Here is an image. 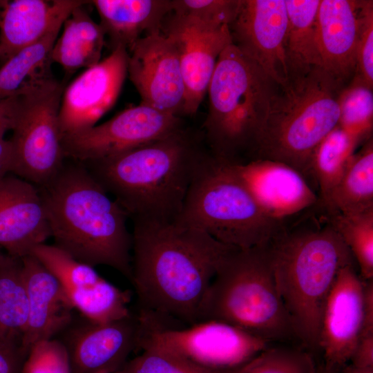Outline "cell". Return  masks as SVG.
Wrapping results in <instances>:
<instances>
[{"label":"cell","instance_id":"1","mask_svg":"<svg viewBox=\"0 0 373 373\" xmlns=\"http://www.w3.org/2000/svg\"><path fill=\"white\" fill-rule=\"evenodd\" d=\"M133 222L131 283L141 327L154 331L196 323L218 269L236 249L175 220Z\"/></svg>","mask_w":373,"mask_h":373},{"label":"cell","instance_id":"2","mask_svg":"<svg viewBox=\"0 0 373 373\" xmlns=\"http://www.w3.org/2000/svg\"><path fill=\"white\" fill-rule=\"evenodd\" d=\"M305 212V211H304ZM285 220L267 245L274 282L299 345L317 351L325 301L341 268L354 262L327 215Z\"/></svg>","mask_w":373,"mask_h":373},{"label":"cell","instance_id":"3","mask_svg":"<svg viewBox=\"0 0 373 373\" xmlns=\"http://www.w3.org/2000/svg\"><path fill=\"white\" fill-rule=\"evenodd\" d=\"M38 188L54 245L86 265L110 267L131 282L128 216L85 166L66 158L58 173Z\"/></svg>","mask_w":373,"mask_h":373},{"label":"cell","instance_id":"4","mask_svg":"<svg viewBox=\"0 0 373 373\" xmlns=\"http://www.w3.org/2000/svg\"><path fill=\"white\" fill-rule=\"evenodd\" d=\"M184 128L118 155L83 164L133 220L173 221L208 152Z\"/></svg>","mask_w":373,"mask_h":373},{"label":"cell","instance_id":"5","mask_svg":"<svg viewBox=\"0 0 373 373\" xmlns=\"http://www.w3.org/2000/svg\"><path fill=\"white\" fill-rule=\"evenodd\" d=\"M343 86L322 67L289 76L276 86L250 160L282 162L301 173L313 187L312 158L338 125V101Z\"/></svg>","mask_w":373,"mask_h":373},{"label":"cell","instance_id":"6","mask_svg":"<svg viewBox=\"0 0 373 373\" xmlns=\"http://www.w3.org/2000/svg\"><path fill=\"white\" fill-rule=\"evenodd\" d=\"M276 84L232 43L220 53L209 83L203 140L216 159H251Z\"/></svg>","mask_w":373,"mask_h":373},{"label":"cell","instance_id":"7","mask_svg":"<svg viewBox=\"0 0 373 373\" xmlns=\"http://www.w3.org/2000/svg\"><path fill=\"white\" fill-rule=\"evenodd\" d=\"M267 245L229 253L211 283L198 322L222 321L271 343L300 345L274 282Z\"/></svg>","mask_w":373,"mask_h":373},{"label":"cell","instance_id":"8","mask_svg":"<svg viewBox=\"0 0 373 373\" xmlns=\"http://www.w3.org/2000/svg\"><path fill=\"white\" fill-rule=\"evenodd\" d=\"M175 221L246 249L267 245L285 220L269 216L227 163L208 151L195 170Z\"/></svg>","mask_w":373,"mask_h":373},{"label":"cell","instance_id":"9","mask_svg":"<svg viewBox=\"0 0 373 373\" xmlns=\"http://www.w3.org/2000/svg\"><path fill=\"white\" fill-rule=\"evenodd\" d=\"M63 85L50 74L16 94L12 115L11 173L38 187L48 183L66 160L59 113Z\"/></svg>","mask_w":373,"mask_h":373},{"label":"cell","instance_id":"10","mask_svg":"<svg viewBox=\"0 0 373 373\" xmlns=\"http://www.w3.org/2000/svg\"><path fill=\"white\" fill-rule=\"evenodd\" d=\"M271 343L239 327L209 320L179 328L141 332L137 350L155 348L218 370L241 367Z\"/></svg>","mask_w":373,"mask_h":373},{"label":"cell","instance_id":"11","mask_svg":"<svg viewBox=\"0 0 373 373\" xmlns=\"http://www.w3.org/2000/svg\"><path fill=\"white\" fill-rule=\"evenodd\" d=\"M184 128L181 117L140 104L109 120L62 137L65 157L86 162L110 157Z\"/></svg>","mask_w":373,"mask_h":373},{"label":"cell","instance_id":"12","mask_svg":"<svg viewBox=\"0 0 373 373\" xmlns=\"http://www.w3.org/2000/svg\"><path fill=\"white\" fill-rule=\"evenodd\" d=\"M161 32L178 52L185 88L182 115H193L207 93L220 53L232 43L229 26H211L171 12Z\"/></svg>","mask_w":373,"mask_h":373},{"label":"cell","instance_id":"13","mask_svg":"<svg viewBox=\"0 0 373 373\" xmlns=\"http://www.w3.org/2000/svg\"><path fill=\"white\" fill-rule=\"evenodd\" d=\"M365 283L354 262L335 278L323 305L317 345L323 370L336 371L350 361L363 323Z\"/></svg>","mask_w":373,"mask_h":373},{"label":"cell","instance_id":"14","mask_svg":"<svg viewBox=\"0 0 373 373\" xmlns=\"http://www.w3.org/2000/svg\"><path fill=\"white\" fill-rule=\"evenodd\" d=\"M127 75L140 104L180 117L185 88L179 55L161 31L146 35L128 51Z\"/></svg>","mask_w":373,"mask_h":373},{"label":"cell","instance_id":"15","mask_svg":"<svg viewBox=\"0 0 373 373\" xmlns=\"http://www.w3.org/2000/svg\"><path fill=\"white\" fill-rule=\"evenodd\" d=\"M285 0H240L229 26L232 44L252 59L276 85L288 78Z\"/></svg>","mask_w":373,"mask_h":373},{"label":"cell","instance_id":"16","mask_svg":"<svg viewBox=\"0 0 373 373\" xmlns=\"http://www.w3.org/2000/svg\"><path fill=\"white\" fill-rule=\"evenodd\" d=\"M128 52L118 46L64 89L59 113L62 137L96 125L115 104L127 76Z\"/></svg>","mask_w":373,"mask_h":373},{"label":"cell","instance_id":"17","mask_svg":"<svg viewBox=\"0 0 373 373\" xmlns=\"http://www.w3.org/2000/svg\"><path fill=\"white\" fill-rule=\"evenodd\" d=\"M226 163L261 209L276 220L284 221L318 203L309 182L287 164L268 159Z\"/></svg>","mask_w":373,"mask_h":373},{"label":"cell","instance_id":"18","mask_svg":"<svg viewBox=\"0 0 373 373\" xmlns=\"http://www.w3.org/2000/svg\"><path fill=\"white\" fill-rule=\"evenodd\" d=\"M50 237L39 188L12 173L0 180V247L22 258Z\"/></svg>","mask_w":373,"mask_h":373},{"label":"cell","instance_id":"19","mask_svg":"<svg viewBox=\"0 0 373 373\" xmlns=\"http://www.w3.org/2000/svg\"><path fill=\"white\" fill-rule=\"evenodd\" d=\"M140 325L136 314L108 323L77 328L66 345L72 373H115L137 350Z\"/></svg>","mask_w":373,"mask_h":373},{"label":"cell","instance_id":"20","mask_svg":"<svg viewBox=\"0 0 373 373\" xmlns=\"http://www.w3.org/2000/svg\"><path fill=\"white\" fill-rule=\"evenodd\" d=\"M28 300V315L21 348L26 356L37 343L52 338L72 321L73 309L56 278L35 256L21 258Z\"/></svg>","mask_w":373,"mask_h":373},{"label":"cell","instance_id":"21","mask_svg":"<svg viewBox=\"0 0 373 373\" xmlns=\"http://www.w3.org/2000/svg\"><path fill=\"white\" fill-rule=\"evenodd\" d=\"M363 1L320 0L316 32L321 67L345 83L354 75Z\"/></svg>","mask_w":373,"mask_h":373},{"label":"cell","instance_id":"22","mask_svg":"<svg viewBox=\"0 0 373 373\" xmlns=\"http://www.w3.org/2000/svg\"><path fill=\"white\" fill-rule=\"evenodd\" d=\"M80 0H14L0 1V61L4 64L21 50L43 37L65 20Z\"/></svg>","mask_w":373,"mask_h":373},{"label":"cell","instance_id":"23","mask_svg":"<svg viewBox=\"0 0 373 373\" xmlns=\"http://www.w3.org/2000/svg\"><path fill=\"white\" fill-rule=\"evenodd\" d=\"M100 26L112 50L122 46L128 52L143 36L161 31L173 10V0H94Z\"/></svg>","mask_w":373,"mask_h":373},{"label":"cell","instance_id":"24","mask_svg":"<svg viewBox=\"0 0 373 373\" xmlns=\"http://www.w3.org/2000/svg\"><path fill=\"white\" fill-rule=\"evenodd\" d=\"M85 4L75 8L66 19L50 54L51 61L59 64L68 74L101 60L105 34L86 11Z\"/></svg>","mask_w":373,"mask_h":373},{"label":"cell","instance_id":"25","mask_svg":"<svg viewBox=\"0 0 373 373\" xmlns=\"http://www.w3.org/2000/svg\"><path fill=\"white\" fill-rule=\"evenodd\" d=\"M318 206L327 214L359 213L373 209V142L355 152L342 178Z\"/></svg>","mask_w":373,"mask_h":373},{"label":"cell","instance_id":"26","mask_svg":"<svg viewBox=\"0 0 373 373\" xmlns=\"http://www.w3.org/2000/svg\"><path fill=\"white\" fill-rule=\"evenodd\" d=\"M288 16L285 55L288 77L321 67L316 15L320 0H285Z\"/></svg>","mask_w":373,"mask_h":373},{"label":"cell","instance_id":"27","mask_svg":"<svg viewBox=\"0 0 373 373\" xmlns=\"http://www.w3.org/2000/svg\"><path fill=\"white\" fill-rule=\"evenodd\" d=\"M28 315L21 258L0 252V338L21 346Z\"/></svg>","mask_w":373,"mask_h":373},{"label":"cell","instance_id":"28","mask_svg":"<svg viewBox=\"0 0 373 373\" xmlns=\"http://www.w3.org/2000/svg\"><path fill=\"white\" fill-rule=\"evenodd\" d=\"M65 20L56 23L39 40L3 64L0 68V99L16 95L29 83L49 75L51 51Z\"/></svg>","mask_w":373,"mask_h":373},{"label":"cell","instance_id":"29","mask_svg":"<svg viewBox=\"0 0 373 373\" xmlns=\"http://www.w3.org/2000/svg\"><path fill=\"white\" fill-rule=\"evenodd\" d=\"M360 141L338 125L318 146L311 161V177L318 203L325 200L339 182Z\"/></svg>","mask_w":373,"mask_h":373},{"label":"cell","instance_id":"30","mask_svg":"<svg viewBox=\"0 0 373 373\" xmlns=\"http://www.w3.org/2000/svg\"><path fill=\"white\" fill-rule=\"evenodd\" d=\"M73 309L88 322L108 323L130 316L132 291L122 289L102 278L94 285L66 291Z\"/></svg>","mask_w":373,"mask_h":373},{"label":"cell","instance_id":"31","mask_svg":"<svg viewBox=\"0 0 373 373\" xmlns=\"http://www.w3.org/2000/svg\"><path fill=\"white\" fill-rule=\"evenodd\" d=\"M325 214L348 248L361 278L373 280V209L359 213Z\"/></svg>","mask_w":373,"mask_h":373},{"label":"cell","instance_id":"32","mask_svg":"<svg viewBox=\"0 0 373 373\" xmlns=\"http://www.w3.org/2000/svg\"><path fill=\"white\" fill-rule=\"evenodd\" d=\"M338 125L361 141L370 139L373 122V93L361 79L354 77L338 97Z\"/></svg>","mask_w":373,"mask_h":373},{"label":"cell","instance_id":"33","mask_svg":"<svg viewBox=\"0 0 373 373\" xmlns=\"http://www.w3.org/2000/svg\"><path fill=\"white\" fill-rule=\"evenodd\" d=\"M30 254L56 278L65 291L88 287L102 278L93 267L77 260L54 245H39Z\"/></svg>","mask_w":373,"mask_h":373},{"label":"cell","instance_id":"34","mask_svg":"<svg viewBox=\"0 0 373 373\" xmlns=\"http://www.w3.org/2000/svg\"><path fill=\"white\" fill-rule=\"evenodd\" d=\"M312 354L300 345L269 346L239 373H317Z\"/></svg>","mask_w":373,"mask_h":373},{"label":"cell","instance_id":"35","mask_svg":"<svg viewBox=\"0 0 373 373\" xmlns=\"http://www.w3.org/2000/svg\"><path fill=\"white\" fill-rule=\"evenodd\" d=\"M245 366V365H244ZM218 370L198 365L186 359L155 348H144L128 360L119 373H239L242 368Z\"/></svg>","mask_w":373,"mask_h":373},{"label":"cell","instance_id":"36","mask_svg":"<svg viewBox=\"0 0 373 373\" xmlns=\"http://www.w3.org/2000/svg\"><path fill=\"white\" fill-rule=\"evenodd\" d=\"M21 373H72L64 343L50 338L35 343L25 358Z\"/></svg>","mask_w":373,"mask_h":373},{"label":"cell","instance_id":"37","mask_svg":"<svg viewBox=\"0 0 373 373\" xmlns=\"http://www.w3.org/2000/svg\"><path fill=\"white\" fill-rule=\"evenodd\" d=\"M239 4L240 0H173L172 12L211 26H229Z\"/></svg>","mask_w":373,"mask_h":373},{"label":"cell","instance_id":"38","mask_svg":"<svg viewBox=\"0 0 373 373\" xmlns=\"http://www.w3.org/2000/svg\"><path fill=\"white\" fill-rule=\"evenodd\" d=\"M354 76L373 86V3L363 1Z\"/></svg>","mask_w":373,"mask_h":373},{"label":"cell","instance_id":"39","mask_svg":"<svg viewBox=\"0 0 373 373\" xmlns=\"http://www.w3.org/2000/svg\"><path fill=\"white\" fill-rule=\"evenodd\" d=\"M25 358L20 345L0 338V373H21Z\"/></svg>","mask_w":373,"mask_h":373},{"label":"cell","instance_id":"40","mask_svg":"<svg viewBox=\"0 0 373 373\" xmlns=\"http://www.w3.org/2000/svg\"><path fill=\"white\" fill-rule=\"evenodd\" d=\"M348 363L360 367H373V334L359 338Z\"/></svg>","mask_w":373,"mask_h":373},{"label":"cell","instance_id":"41","mask_svg":"<svg viewBox=\"0 0 373 373\" xmlns=\"http://www.w3.org/2000/svg\"><path fill=\"white\" fill-rule=\"evenodd\" d=\"M12 151L10 143L5 138L0 139V180L11 173Z\"/></svg>","mask_w":373,"mask_h":373},{"label":"cell","instance_id":"42","mask_svg":"<svg viewBox=\"0 0 373 373\" xmlns=\"http://www.w3.org/2000/svg\"><path fill=\"white\" fill-rule=\"evenodd\" d=\"M17 96L8 97L0 99V117L10 115L14 109Z\"/></svg>","mask_w":373,"mask_h":373},{"label":"cell","instance_id":"43","mask_svg":"<svg viewBox=\"0 0 373 373\" xmlns=\"http://www.w3.org/2000/svg\"><path fill=\"white\" fill-rule=\"evenodd\" d=\"M333 373H373V367H360L351 363H347Z\"/></svg>","mask_w":373,"mask_h":373},{"label":"cell","instance_id":"44","mask_svg":"<svg viewBox=\"0 0 373 373\" xmlns=\"http://www.w3.org/2000/svg\"><path fill=\"white\" fill-rule=\"evenodd\" d=\"M317 373H333V372L331 371H327V370H323V368H321V369L317 370Z\"/></svg>","mask_w":373,"mask_h":373},{"label":"cell","instance_id":"45","mask_svg":"<svg viewBox=\"0 0 373 373\" xmlns=\"http://www.w3.org/2000/svg\"><path fill=\"white\" fill-rule=\"evenodd\" d=\"M115 373H119V372H115Z\"/></svg>","mask_w":373,"mask_h":373}]
</instances>
